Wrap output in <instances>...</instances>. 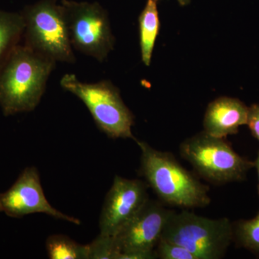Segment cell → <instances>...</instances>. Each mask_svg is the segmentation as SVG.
I'll use <instances>...</instances> for the list:
<instances>
[{
  "mask_svg": "<svg viewBox=\"0 0 259 259\" xmlns=\"http://www.w3.org/2000/svg\"><path fill=\"white\" fill-rule=\"evenodd\" d=\"M180 152L197 174L215 185L242 182L254 167V162L240 156L226 139L204 131L185 140Z\"/></svg>",
  "mask_w": 259,
  "mask_h": 259,
  "instance_id": "5",
  "label": "cell"
},
{
  "mask_svg": "<svg viewBox=\"0 0 259 259\" xmlns=\"http://www.w3.org/2000/svg\"><path fill=\"white\" fill-rule=\"evenodd\" d=\"M90 245V258L116 259L112 237H97Z\"/></svg>",
  "mask_w": 259,
  "mask_h": 259,
  "instance_id": "17",
  "label": "cell"
},
{
  "mask_svg": "<svg viewBox=\"0 0 259 259\" xmlns=\"http://www.w3.org/2000/svg\"><path fill=\"white\" fill-rule=\"evenodd\" d=\"M148 187L144 181L116 175L100 214V236L113 237L138 214L149 199Z\"/></svg>",
  "mask_w": 259,
  "mask_h": 259,
  "instance_id": "10",
  "label": "cell"
},
{
  "mask_svg": "<svg viewBox=\"0 0 259 259\" xmlns=\"http://www.w3.org/2000/svg\"><path fill=\"white\" fill-rule=\"evenodd\" d=\"M25 20L24 45L55 62L74 64V49L61 5L56 0H41L27 7L23 13Z\"/></svg>",
  "mask_w": 259,
  "mask_h": 259,
  "instance_id": "6",
  "label": "cell"
},
{
  "mask_svg": "<svg viewBox=\"0 0 259 259\" xmlns=\"http://www.w3.org/2000/svg\"><path fill=\"white\" fill-rule=\"evenodd\" d=\"M161 238L182 245L197 259H220L233 240V224L226 218L209 219L187 210L173 211Z\"/></svg>",
  "mask_w": 259,
  "mask_h": 259,
  "instance_id": "3",
  "label": "cell"
},
{
  "mask_svg": "<svg viewBox=\"0 0 259 259\" xmlns=\"http://www.w3.org/2000/svg\"><path fill=\"white\" fill-rule=\"evenodd\" d=\"M233 239L250 251L259 254V211L255 218L233 225Z\"/></svg>",
  "mask_w": 259,
  "mask_h": 259,
  "instance_id": "15",
  "label": "cell"
},
{
  "mask_svg": "<svg viewBox=\"0 0 259 259\" xmlns=\"http://www.w3.org/2000/svg\"><path fill=\"white\" fill-rule=\"evenodd\" d=\"M248 113V107L238 99L219 97L207 106L204 131L214 137L226 139L238 134L240 126L246 125Z\"/></svg>",
  "mask_w": 259,
  "mask_h": 259,
  "instance_id": "11",
  "label": "cell"
},
{
  "mask_svg": "<svg viewBox=\"0 0 259 259\" xmlns=\"http://www.w3.org/2000/svg\"><path fill=\"white\" fill-rule=\"evenodd\" d=\"M56 63L24 44L17 46L0 67V107L3 115L35 110Z\"/></svg>",
  "mask_w": 259,
  "mask_h": 259,
  "instance_id": "1",
  "label": "cell"
},
{
  "mask_svg": "<svg viewBox=\"0 0 259 259\" xmlns=\"http://www.w3.org/2000/svg\"><path fill=\"white\" fill-rule=\"evenodd\" d=\"M61 5L73 49L103 62L115 42L107 12L97 3L62 0Z\"/></svg>",
  "mask_w": 259,
  "mask_h": 259,
  "instance_id": "7",
  "label": "cell"
},
{
  "mask_svg": "<svg viewBox=\"0 0 259 259\" xmlns=\"http://www.w3.org/2000/svg\"><path fill=\"white\" fill-rule=\"evenodd\" d=\"M141 151L140 174L161 202L182 208H197L211 202L208 186L179 163L173 154L136 140Z\"/></svg>",
  "mask_w": 259,
  "mask_h": 259,
  "instance_id": "2",
  "label": "cell"
},
{
  "mask_svg": "<svg viewBox=\"0 0 259 259\" xmlns=\"http://www.w3.org/2000/svg\"><path fill=\"white\" fill-rule=\"evenodd\" d=\"M158 0H147L139 18L141 58L146 66L151 65L153 49L159 32Z\"/></svg>",
  "mask_w": 259,
  "mask_h": 259,
  "instance_id": "12",
  "label": "cell"
},
{
  "mask_svg": "<svg viewBox=\"0 0 259 259\" xmlns=\"http://www.w3.org/2000/svg\"><path fill=\"white\" fill-rule=\"evenodd\" d=\"M25 30L22 13L0 10V67L20 44Z\"/></svg>",
  "mask_w": 259,
  "mask_h": 259,
  "instance_id": "13",
  "label": "cell"
},
{
  "mask_svg": "<svg viewBox=\"0 0 259 259\" xmlns=\"http://www.w3.org/2000/svg\"><path fill=\"white\" fill-rule=\"evenodd\" d=\"M173 210L150 200L123 228L112 237L116 259L156 258L155 249Z\"/></svg>",
  "mask_w": 259,
  "mask_h": 259,
  "instance_id": "8",
  "label": "cell"
},
{
  "mask_svg": "<svg viewBox=\"0 0 259 259\" xmlns=\"http://www.w3.org/2000/svg\"><path fill=\"white\" fill-rule=\"evenodd\" d=\"M156 258L161 259H197L188 250L182 245L175 244L161 238L156 249Z\"/></svg>",
  "mask_w": 259,
  "mask_h": 259,
  "instance_id": "16",
  "label": "cell"
},
{
  "mask_svg": "<svg viewBox=\"0 0 259 259\" xmlns=\"http://www.w3.org/2000/svg\"><path fill=\"white\" fill-rule=\"evenodd\" d=\"M246 125L249 127L252 136L259 141V104L248 107Z\"/></svg>",
  "mask_w": 259,
  "mask_h": 259,
  "instance_id": "18",
  "label": "cell"
},
{
  "mask_svg": "<svg viewBox=\"0 0 259 259\" xmlns=\"http://www.w3.org/2000/svg\"><path fill=\"white\" fill-rule=\"evenodd\" d=\"M254 167L256 168L257 173H258V194L259 197V151L258 153V156H257L256 159L254 161Z\"/></svg>",
  "mask_w": 259,
  "mask_h": 259,
  "instance_id": "19",
  "label": "cell"
},
{
  "mask_svg": "<svg viewBox=\"0 0 259 259\" xmlns=\"http://www.w3.org/2000/svg\"><path fill=\"white\" fill-rule=\"evenodd\" d=\"M46 247L51 259H89L90 245H81L64 235H52Z\"/></svg>",
  "mask_w": 259,
  "mask_h": 259,
  "instance_id": "14",
  "label": "cell"
},
{
  "mask_svg": "<svg viewBox=\"0 0 259 259\" xmlns=\"http://www.w3.org/2000/svg\"><path fill=\"white\" fill-rule=\"evenodd\" d=\"M177 1L182 6H186V5L190 4L191 0H177Z\"/></svg>",
  "mask_w": 259,
  "mask_h": 259,
  "instance_id": "20",
  "label": "cell"
},
{
  "mask_svg": "<svg viewBox=\"0 0 259 259\" xmlns=\"http://www.w3.org/2000/svg\"><path fill=\"white\" fill-rule=\"evenodd\" d=\"M0 212L14 218L44 213L77 226L81 224L77 218L59 212L49 203L42 190L38 171L34 166L25 168L10 188L0 193Z\"/></svg>",
  "mask_w": 259,
  "mask_h": 259,
  "instance_id": "9",
  "label": "cell"
},
{
  "mask_svg": "<svg viewBox=\"0 0 259 259\" xmlns=\"http://www.w3.org/2000/svg\"><path fill=\"white\" fill-rule=\"evenodd\" d=\"M60 83L64 90L83 102L98 128L109 138L137 140L132 133L134 114L126 106L120 91L111 81L83 82L76 75L66 74L61 78Z\"/></svg>",
  "mask_w": 259,
  "mask_h": 259,
  "instance_id": "4",
  "label": "cell"
}]
</instances>
